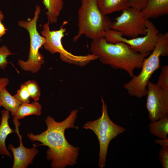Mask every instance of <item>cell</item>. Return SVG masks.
<instances>
[{
    "mask_svg": "<svg viewBox=\"0 0 168 168\" xmlns=\"http://www.w3.org/2000/svg\"><path fill=\"white\" fill-rule=\"evenodd\" d=\"M78 110H75L63 121L58 122L48 115L45 120L47 129L41 133L27 134L32 141L41 143L39 146H44L49 148L46 151V158L51 161L53 168H65L68 166H73L77 162L80 148L69 144L65 136V130L69 128L78 129L75 125Z\"/></svg>",
    "mask_w": 168,
    "mask_h": 168,
    "instance_id": "6da1fadb",
    "label": "cell"
},
{
    "mask_svg": "<svg viewBox=\"0 0 168 168\" xmlns=\"http://www.w3.org/2000/svg\"><path fill=\"white\" fill-rule=\"evenodd\" d=\"M90 50L102 63L125 71L131 77L136 69L141 68L144 59L151 53H137L124 43H110L104 37L92 40Z\"/></svg>",
    "mask_w": 168,
    "mask_h": 168,
    "instance_id": "7a4b0ae2",
    "label": "cell"
},
{
    "mask_svg": "<svg viewBox=\"0 0 168 168\" xmlns=\"http://www.w3.org/2000/svg\"><path fill=\"white\" fill-rule=\"evenodd\" d=\"M168 55V33H159L155 48L143 61L141 72L123 85L130 95L139 98L147 95L149 79L160 67V57Z\"/></svg>",
    "mask_w": 168,
    "mask_h": 168,
    "instance_id": "3957f363",
    "label": "cell"
},
{
    "mask_svg": "<svg viewBox=\"0 0 168 168\" xmlns=\"http://www.w3.org/2000/svg\"><path fill=\"white\" fill-rule=\"evenodd\" d=\"M81 2L77 12L78 31L73 41H77L83 35L92 40L104 37V33L111 29L112 21L100 11L97 0Z\"/></svg>",
    "mask_w": 168,
    "mask_h": 168,
    "instance_id": "277c9868",
    "label": "cell"
},
{
    "mask_svg": "<svg viewBox=\"0 0 168 168\" xmlns=\"http://www.w3.org/2000/svg\"><path fill=\"white\" fill-rule=\"evenodd\" d=\"M101 98V116L96 120L87 122L82 128L92 130L96 136L99 144L98 164L101 168H103L105 166L110 143L111 140L125 132L126 130L114 123L110 119L107 105L102 96Z\"/></svg>",
    "mask_w": 168,
    "mask_h": 168,
    "instance_id": "5b68a950",
    "label": "cell"
},
{
    "mask_svg": "<svg viewBox=\"0 0 168 168\" xmlns=\"http://www.w3.org/2000/svg\"><path fill=\"white\" fill-rule=\"evenodd\" d=\"M41 10L40 6L35 7V14L31 20H21L18 22V26L28 31L30 37V48L28 59L24 61L19 59L17 63L21 69L25 71L35 73L40 69L45 61L44 56L39 52L40 49L45 42L44 37L40 35L37 29V22Z\"/></svg>",
    "mask_w": 168,
    "mask_h": 168,
    "instance_id": "8992f818",
    "label": "cell"
},
{
    "mask_svg": "<svg viewBox=\"0 0 168 168\" xmlns=\"http://www.w3.org/2000/svg\"><path fill=\"white\" fill-rule=\"evenodd\" d=\"M49 23L48 21L45 23L43 26V30L41 31L42 36L45 39V42L43 45L45 50L52 54L59 53L60 59L63 62L81 67L98 59L97 57L92 54L84 56L74 55L64 48L62 40L66 30L64 26L68 23L67 21H64L60 29L56 30H50Z\"/></svg>",
    "mask_w": 168,
    "mask_h": 168,
    "instance_id": "52a82bcc",
    "label": "cell"
},
{
    "mask_svg": "<svg viewBox=\"0 0 168 168\" xmlns=\"http://www.w3.org/2000/svg\"><path fill=\"white\" fill-rule=\"evenodd\" d=\"M145 24L147 33L142 37L127 39L118 32L110 29L104 33L103 37L110 43H124L137 53L142 54L150 53L156 46L160 32L149 19L146 20Z\"/></svg>",
    "mask_w": 168,
    "mask_h": 168,
    "instance_id": "ba28073f",
    "label": "cell"
},
{
    "mask_svg": "<svg viewBox=\"0 0 168 168\" xmlns=\"http://www.w3.org/2000/svg\"><path fill=\"white\" fill-rule=\"evenodd\" d=\"M122 11L112 22L111 29L131 38L146 34V19L142 11L130 7Z\"/></svg>",
    "mask_w": 168,
    "mask_h": 168,
    "instance_id": "9c48e42d",
    "label": "cell"
},
{
    "mask_svg": "<svg viewBox=\"0 0 168 168\" xmlns=\"http://www.w3.org/2000/svg\"><path fill=\"white\" fill-rule=\"evenodd\" d=\"M146 107L151 122L168 116V90L149 81Z\"/></svg>",
    "mask_w": 168,
    "mask_h": 168,
    "instance_id": "30bf717a",
    "label": "cell"
},
{
    "mask_svg": "<svg viewBox=\"0 0 168 168\" xmlns=\"http://www.w3.org/2000/svg\"><path fill=\"white\" fill-rule=\"evenodd\" d=\"M15 132L19 137V146L15 147L12 144L8 145V148L11 151L13 156L12 168H26L29 165L32 164L35 157L38 153L39 151L36 147L39 145L33 144L31 148L26 147L23 144L22 135L19 133V128H16Z\"/></svg>",
    "mask_w": 168,
    "mask_h": 168,
    "instance_id": "8fae6325",
    "label": "cell"
},
{
    "mask_svg": "<svg viewBox=\"0 0 168 168\" xmlns=\"http://www.w3.org/2000/svg\"><path fill=\"white\" fill-rule=\"evenodd\" d=\"M146 19L156 18L168 14V0H147L142 10Z\"/></svg>",
    "mask_w": 168,
    "mask_h": 168,
    "instance_id": "7c38bea8",
    "label": "cell"
},
{
    "mask_svg": "<svg viewBox=\"0 0 168 168\" xmlns=\"http://www.w3.org/2000/svg\"><path fill=\"white\" fill-rule=\"evenodd\" d=\"M2 119L0 124V155L12 158V155L6 147L5 141L8 135L14 133L8 123L9 111L6 110L1 112Z\"/></svg>",
    "mask_w": 168,
    "mask_h": 168,
    "instance_id": "4fadbf2b",
    "label": "cell"
},
{
    "mask_svg": "<svg viewBox=\"0 0 168 168\" xmlns=\"http://www.w3.org/2000/svg\"><path fill=\"white\" fill-rule=\"evenodd\" d=\"M41 111L42 106L37 101L34 100L31 103L21 104L13 116L14 124L20 125L18 120L30 115H40L41 114Z\"/></svg>",
    "mask_w": 168,
    "mask_h": 168,
    "instance_id": "5bb4252c",
    "label": "cell"
},
{
    "mask_svg": "<svg viewBox=\"0 0 168 168\" xmlns=\"http://www.w3.org/2000/svg\"><path fill=\"white\" fill-rule=\"evenodd\" d=\"M101 12L107 15L130 7L129 0H97Z\"/></svg>",
    "mask_w": 168,
    "mask_h": 168,
    "instance_id": "9a60e30c",
    "label": "cell"
},
{
    "mask_svg": "<svg viewBox=\"0 0 168 168\" xmlns=\"http://www.w3.org/2000/svg\"><path fill=\"white\" fill-rule=\"evenodd\" d=\"M43 3L47 10L48 21L51 24L56 23L63 6V0H43Z\"/></svg>",
    "mask_w": 168,
    "mask_h": 168,
    "instance_id": "2e32d148",
    "label": "cell"
},
{
    "mask_svg": "<svg viewBox=\"0 0 168 168\" xmlns=\"http://www.w3.org/2000/svg\"><path fill=\"white\" fill-rule=\"evenodd\" d=\"M149 131L153 135L161 139H168V116L152 121L149 124Z\"/></svg>",
    "mask_w": 168,
    "mask_h": 168,
    "instance_id": "e0dca14e",
    "label": "cell"
},
{
    "mask_svg": "<svg viewBox=\"0 0 168 168\" xmlns=\"http://www.w3.org/2000/svg\"><path fill=\"white\" fill-rule=\"evenodd\" d=\"M21 104L14 96L4 88L0 92V107H4L6 110L11 113L14 116Z\"/></svg>",
    "mask_w": 168,
    "mask_h": 168,
    "instance_id": "ac0fdd59",
    "label": "cell"
},
{
    "mask_svg": "<svg viewBox=\"0 0 168 168\" xmlns=\"http://www.w3.org/2000/svg\"><path fill=\"white\" fill-rule=\"evenodd\" d=\"M30 98L34 101L39 100L41 92L39 86L34 80H29L25 82Z\"/></svg>",
    "mask_w": 168,
    "mask_h": 168,
    "instance_id": "d6986e66",
    "label": "cell"
},
{
    "mask_svg": "<svg viewBox=\"0 0 168 168\" xmlns=\"http://www.w3.org/2000/svg\"><path fill=\"white\" fill-rule=\"evenodd\" d=\"M14 96L21 104L29 103L30 98L25 83L21 85Z\"/></svg>",
    "mask_w": 168,
    "mask_h": 168,
    "instance_id": "ffe728a7",
    "label": "cell"
},
{
    "mask_svg": "<svg viewBox=\"0 0 168 168\" xmlns=\"http://www.w3.org/2000/svg\"><path fill=\"white\" fill-rule=\"evenodd\" d=\"M10 50L6 45L0 47V68L4 69L9 63L7 59L9 55L12 54Z\"/></svg>",
    "mask_w": 168,
    "mask_h": 168,
    "instance_id": "44dd1931",
    "label": "cell"
},
{
    "mask_svg": "<svg viewBox=\"0 0 168 168\" xmlns=\"http://www.w3.org/2000/svg\"><path fill=\"white\" fill-rule=\"evenodd\" d=\"M157 84L162 88L168 90V65L164 66L161 68Z\"/></svg>",
    "mask_w": 168,
    "mask_h": 168,
    "instance_id": "7402d4cb",
    "label": "cell"
},
{
    "mask_svg": "<svg viewBox=\"0 0 168 168\" xmlns=\"http://www.w3.org/2000/svg\"><path fill=\"white\" fill-rule=\"evenodd\" d=\"M159 158L163 168H168V147H161L159 151Z\"/></svg>",
    "mask_w": 168,
    "mask_h": 168,
    "instance_id": "603a6c76",
    "label": "cell"
},
{
    "mask_svg": "<svg viewBox=\"0 0 168 168\" xmlns=\"http://www.w3.org/2000/svg\"><path fill=\"white\" fill-rule=\"evenodd\" d=\"M147 0H129L130 7L142 11L145 7Z\"/></svg>",
    "mask_w": 168,
    "mask_h": 168,
    "instance_id": "cb8c5ba5",
    "label": "cell"
},
{
    "mask_svg": "<svg viewBox=\"0 0 168 168\" xmlns=\"http://www.w3.org/2000/svg\"><path fill=\"white\" fill-rule=\"evenodd\" d=\"M4 18V14L0 10V41L1 40V38L5 34L7 30L2 22Z\"/></svg>",
    "mask_w": 168,
    "mask_h": 168,
    "instance_id": "d4e9b609",
    "label": "cell"
},
{
    "mask_svg": "<svg viewBox=\"0 0 168 168\" xmlns=\"http://www.w3.org/2000/svg\"><path fill=\"white\" fill-rule=\"evenodd\" d=\"M154 142L156 144H158L161 147H168V139H155Z\"/></svg>",
    "mask_w": 168,
    "mask_h": 168,
    "instance_id": "484cf974",
    "label": "cell"
},
{
    "mask_svg": "<svg viewBox=\"0 0 168 168\" xmlns=\"http://www.w3.org/2000/svg\"><path fill=\"white\" fill-rule=\"evenodd\" d=\"M9 83V79L6 77L0 78V92L2 89L7 85Z\"/></svg>",
    "mask_w": 168,
    "mask_h": 168,
    "instance_id": "4316f807",
    "label": "cell"
},
{
    "mask_svg": "<svg viewBox=\"0 0 168 168\" xmlns=\"http://www.w3.org/2000/svg\"><path fill=\"white\" fill-rule=\"evenodd\" d=\"M0 163H1V161H0Z\"/></svg>",
    "mask_w": 168,
    "mask_h": 168,
    "instance_id": "83f0119b",
    "label": "cell"
}]
</instances>
